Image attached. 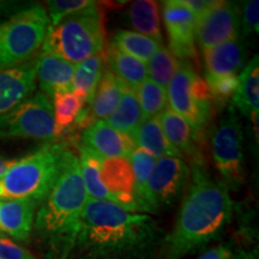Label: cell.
I'll return each mask as SVG.
<instances>
[{"instance_id": "cell-29", "label": "cell", "mask_w": 259, "mask_h": 259, "mask_svg": "<svg viewBox=\"0 0 259 259\" xmlns=\"http://www.w3.org/2000/svg\"><path fill=\"white\" fill-rule=\"evenodd\" d=\"M128 19L137 32L162 44L158 5L153 0H138L128 9Z\"/></svg>"}, {"instance_id": "cell-38", "label": "cell", "mask_w": 259, "mask_h": 259, "mask_svg": "<svg viewBox=\"0 0 259 259\" xmlns=\"http://www.w3.org/2000/svg\"><path fill=\"white\" fill-rule=\"evenodd\" d=\"M184 3L187 8L192 10L197 17L216 4L215 0H184Z\"/></svg>"}, {"instance_id": "cell-14", "label": "cell", "mask_w": 259, "mask_h": 259, "mask_svg": "<svg viewBox=\"0 0 259 259\" xmlns=\"http://www.w3.org/2000/svg\"><path fill=\"white\" fill-rule=\"evenodd\" d=\"M100 177L115 205L130 212H138L135 200L134 170L130 158L113 157L102 160Z\"/></svg>"}, {"instance_id": "cell-5", "label": "cell", "mask_w": 259, "mask_h": 259, "mask_svg": "<svg viewBox=\"0 0 259 259\" xmlns=\"http://www.w3.org/2000/svg\"><path fill=\"white\" fill-rule=\"evenodd\" d=\"M106 30L101 8L97 3L66 16L56 27H48L41 52L78 64L105 53Z\"/></svg>"}, {"instance_id": "cell-17", "label": "cell", "mask_w": 259, "mask_h": 259, "mask_svg": "<svg viewBox=\"0 0 259 259\" xmlns=\"http://www.w3.org/2000/svg\"><path fill=\"white\" fill-rule=\"evenodd\" d=\"M38 205L32 199L0 200V231L18 241H27Z\"/></svg>"}, {"instance_id": "cell-33", "label": "cell", "mask_w": 259, "mask_h": 259, "mask_svg": "<svg viewBox=\"0 0 259 259\" xmlns=\"http://www.w3.org/2000/svg\"><path fill=\"white\" fill-rule=\"evenodd\" d=\"M211 92L212 102L219 107H225L234 96L239 85L238 74H228L221 77L205 76L204 79Z\"/></svg>"}, {"instance_id": "cell-16", "label": "cell", "mask_w": 259, "mask_h": 259, "mask_svg": "<svg viewBox=\"0 0 259 259\" xmlns=\"http://www.w3.org/2000/svg\"><path fill=\"white\" fill-rule=\"evenodd\" d=\"M205 76L221 77L241 72L246 66L247 50L242 38L223 42L203 51Z\"/></svg>"}, {"instance_id": "cell-32", "label": "cell", "mask_w": 259, "mask_h": 259, "mask_svg": "<svg viewBox=\"0 0 259 259\" xmlns=\"http://www.w3.org/2000/svg\"><path fill=\"white\" fill-rule=\"evenodd\" d=\"M179 65L180 60L174 57V54L167 47L162 46L148 61L147 69L148 74L150 76L149 79L164 89L179 69Z\"/></svg>"}, {"instance_id": "cell-3", "label": "cell", "mask_w": 259, "mask_h": 259, "mask_svg": "<svg viewBox=\"0 0 259 259\" xmlns=\"http://www.w3.org/2000/svg\"><path fill=\"white\" fill-rule=\"evenodd\" d=\"M88 199L78 156L73 153L57 184L35 213V229L47 242L54 258L66 259L72 253L80 216Z\"/></svg>"}, {"instance_id": "cell-7", "label": "cell", "mask_w": 259, "mask_h": 259, "mask_svg": "<svg viewBox=\"0 0 259 259\" xmlns=\"http://www.w3.org/2000/svg\"><path fill=\"white\" fill-rule=\"evenodd\" d=\"M166 93L169 108L189 122L198 143H202L213 116L212 96L208 84L190 61H180Z\"/></svg>"}, {"instance_id": "cell-21", "label": "cell", "mask_w": 259, "mask_h": 259, "mask_svg": "<svg viewBox=\"0 0 259 259\" xmlns=\"http://www.w3.org/2000/svg\"><path fill=\"white\" fill-rule=\"evenodd\" d=\"M135 147L147 151L154 157L184 158L179 151L171 145L162 131L158 116L145 119L130 135Z\"/></svg>"}, {"instance_id": "cell-26", "label": "cell", "mask_w": 259, "mask_h": 259, "mask_svg": "<svg viewBox=\"0 0 259 259\" xmlns=\"http://www.w3.org/2000/svg\"><path fill=\"white\" fill-rule=\"evenodd\" d=\"M106 69L105 53L96 54L80 61L74 66L72 90L85 100V105L90 103L96 92L103 71Z\"/></svg>"}, {"instance_id": "cell-35", "label": "cell", "mask_w": 259, "mask_h": 259, "mask_svg": "<svg viewBox=\"0 0 259 259\" xmlns=\"http://www.w3.org/2000/svg\"><path fill=\"white\" fill-rule=\"evenodd\" d=\"M259 2L258 0H250L246 2L240 11V28L241 38L251 34L259 32Z\"/></svg>"}, {"instance_id": "cell-4", "label": "cell", "mask_w": 259, "mask_h": 259, "mask_svg": "<svg viewBox=\"0 0 259 259\" xmlns=\"http://www.w3.org/2000/svg\"><path fill=\"white\" fill-rule=\"evenodd\" d=\"M73 151L66 142H48L37 151L21 157L0 178V200L44 202L57 184Z\"/></svg>"}, {"instance_id": "cell-10", "label": "cell", "mask_w": 259, "mask_h": 259, "mask_svg": "<svg viewBox=\"0 0 259 259\" xmlns=\"http://www.w3.org/2000/svg\"><path fill=\"white\" fill-rule=\"evenodd\" d=\"M240 37V10L234 3L216 2L197 17L196 42L202 51Z\"/></svg>"}, {"instance_id": "cell-31", "label": "cell", "mask_w": 259, "mask_h": 259, "mask_svg": "<svg viewBox=\"0 0 259 259\" xmlns=\"http://www.w3.org/2000/svg\"><path fill=\"white\" fill-rule=\"evenodd\" d=\"M143 120L161 114L168 106L166 89L147 78L136 89Z\"/></svg>"}, {"instance_id": "cell-18", "label": "cell", "mask_w": 259, "mask_h": 259, "mask_svg": "<svg viewBox=\"0 0 259 259\" xmlns=\"http://www.w3.org/2000/svg\"><path fill=\"white\" fill-rule=\"evenodd\" d=\"M74 65L61 58L41 52L38 54V69L36 80L40 92L52 100L54 94L72 90Z\"/></svg>"}, {"instance_id": "cell-6", "label": "cell", "mask_w": 259, "mask_h": 259, "mask_svg": "<svg viewBox=\"0 0 259 259\" xmlns=\"http://www.w3.org/2000/svg\"><path fill=\"white\" fill-rule=\"evenodd\" d=\"M50 27L44 6L19 9L0 21V71L34 59L41 51Z\"/></svg>"}, {"instance_id": "cell-23", "label": "cell", "mask_w": 259, "mask_h": 259, "mask_svg": "<svg viewBox=\"0 0 259 259\" xmlns=\"http://www.w3.org/2000/svg\"><path fill=\"white\" fill-rule=\"evenodd\" d=\"M106 65L124 85L136 90L148 78L147 64L109 45L105 51Z\"/></svg>"}, {"instance_id": "cell-39", "label": "cell", "mask_w": 259, "mask_h": 259, "mask_svg": "<svg viewBox=\"0 0 259 259\" xmlns=\"http://www.w3.org/2000/svg\"><path fill=\"white\" fill-rule=\"evenodd\" d=\"M19 161V158H5L0 157V178H3L6 174L10 168H12Z\"/></svg>"}, {"instance_id": "cell-36", "label": "cell", "mask_w": 259, "mask_h": 259, "mask_svg": "<svg viewBox=\"0 0 259 259\" xmlns=\"http://www.w3.org/2000/svg\"><path fill=\"white\" fill-rule=\"evenodd\" d=\"M0 259H36L24 247L4 236H0Z\"/></svg>"}, {"instance_id": "cell-9", "label": "cell", "mask_w": 259, "mask_h": 259, "mask_svg": "<svg viewBox=\"0 0 259 259\" xmlns=\"http://www.w3.org/2000/svg\"><path fill=\"white\" fill-rule=\"evenodd\" d=\"M10 138L54 141L53 106L46 94L34 93L0 116V139Z\"/></svg>"}, {"instance_id": "cell-37", "label": "cell", "mask_w": 259, "mask_h": 259, "mask_svg": "<svg viewBox=\"0 0 259 259\" xmlns=\"http://www.w3.org/2000/svg\"><path fill=\"white\" fill-rule=\"evenodd\" d=\"M234 250L231 245H218L204 251L197 259H233Z\"/></svg>"}, {"instance_id": "cell-34", "label": "cell", "mask_w": 259, "mask_h": 259, "mask_svg": "<svg viewBox=\"0 0 259 259\" xmlns=\"http://www.w3.org/2000/svg\"><path fill=\"white\" fill-rule=\"evenodd\" d=\"M93 2L89 0H51L47 2V16L50 21V27H56L61 19L73 12L79 11Z\"/></svg>"}, {"instance_id": "cell-12", "label": "cell", "mask_w": 259, "mask_h": 259, "mask_svg": "<svg viewBox=\"0 0 259 259\" xmlns=\"http://www.w3.org/2000/svg\"><path fill=\"white\" fill-rule=\"evenodd\" d=\"M190 179V167L184 158L160 157L155 161L149 192L157 212L177 202Z\"/></svg>"}, {"instance_id": "cell-25", "label": "cell", "mask_w": 259, "mask_h": 259, "mask_svg": "<svg viewBox=\"0 0 259 259\" xmlns=\"http://www.w3.org/2000/svg\"><path fill=\"white\" fill-rule=\"evenodd\" d=\"M142 121L143 114L136 90L122 85L120 100L106 122L119 134L130 136Z\"/></svg>"}, {"instance_id": "cell-15", "label": "cell", "mask_w": 259, "mask_h": 259, "mask_svg": "<svg viewBox=\"0 0 259 259\" xmlns=\"http://www.w3.org/2000/svg\"><path fill=\"white\" fill-rule=\"evenodd\" d=\"M80 143L102 160L113 157L130 158L137 149L128 135L119 134L105 120L96 121L84 130L80 136Z\"/></svg>"}, {"instance_id": "cell-27", "label": "cell", "mask_w": 259, "mask_h": 259, "mask_svg": "<svg viewBox=\"0 0 259 259\" xmlns=\"http://www.w3.org/2000/svg\"><path fill=\"white\" fill-rule=\"evenodd\" d=\"M78 149V163L84 189L88 194V198L96 200H106V202H113V197L109 194L106 187L103 186L101 177H100V169H101L102 158L96 156L92 151L82 145H77Z\"/></svg>"}, {"instance_id": "cell-2", "label": "cell", "mask_w": 259, "mask_h": 259, "mask_svg": "<svg viewBox=\"0 0 259 259\" xmlns=\"http://www.w3.org/2000/svg\"><path fill=\"white\" fill-rule=\"evenodd\" d=\"M190 185L173 229L162 241L163 259H183L219 239L232 222L235 203L204 161L191 162Z\"/></svg>"}, {"instance_id": "cell-40", "label": "cell", "mask_w": 259, "mask_h": 259, "mask_svg": "<svg viewBox=\"0 0 259 259\" xmlns=\"http://www.w3.org/2000/svg\"><path fill=\"white\" fill-rule=\"evenodd\" d=\"M233 259H258V251L257 248H255V250H251V251L242 250L240 252H238L236 254L234 252Z\"/></svg>"}, {"instance_id": "cell-1", "label": "cell", "mask_w": 259, "mask_h": 259, "mask_svg": "<svg viewBox=\"0 0 259 259\" xmlns=\"http://www.w3.org/2000/svg\"><path fill=\"white\" fill-rule=\"evenodd\" d=\"M162 231L148 213L130 212L88 199L71 255L77 259H150L162 247Z\"/></svg>"}, {"instance_id": "cell-8", "label": "cell", "mask_w": 259, "mask_h": 259, "mask_svg": "<svg viewBox=\"0 0 259 259\" xmlns=\"http://www.w3.org/2000/svg\"><path fill=\"white\" fill-rule=\"evenodd\" d=\"M211 153L223 185L228 191L240 190L245 184L244 135L231 106L213 131Z\"/></svg>"}, {"instance_id": "cell-20", "label": "cell", "mask_w": 259, "mask_h": 259, "mask_svg": "<svg viewBox=\"0 0 259 259\" xmlns=\"http://www.w3.org/2000/svg\"><path fill=\"white\" fill-rule=\"evenodd\" d=\"M122 85L124 84L116 78L106 65L93 100L83 107L93 124L109 118L120 100Z\"/></svg>"}, {"instance_id": "cell-24", "label": "cell", "mask_w": 259, "mask_h": 259, "mask_svg": "<svg viewBox=\"0 0 259 259\" xmlns=\"http://www.w3.org/2000/svg\"><path fill=\"white\" fill-rule=\"evenodd\" d=\"M132 170L135 178V200L137 204L138 212L158 213L155 208L150 192H149V179L155 164V157L142 149H136L131 157Z\"/></svg>"}, {"instance_id": "cell-19", "label": "cell", "mask_w": 259, "mask_h": 259, "mask_svg": "<svg viewBox=\"0 0 259 259\" xmlns=\"http://www.w3.org/2000/svg\"><path fill=\"white\" fill-rule=\"evenodd\" d=\"M158 120L168 142L183 155V157H190L191 162L203 161L196 135L183 116L167 107L158 115Z\"/></svg>"}, {"instance_id": "cell-30", "label": "cell", "mask_w": 259, "mask_h": 259, "mask_svg": "<svg viewBox=\"0 0 259 259\" xmlns=\"http://www.w3.org/2000/svg\"><path fill=\"white\" fill-rule=\"evenodd\" d=\"M53 114L54 125H56V137L64 134L66 130L73 125L77 115L85 106V100L73 90L66 93H57L53 97Z\"/></svg>"}, {"instance_id": "cell-13", "label": "cell", "mask_w": 259, "mask_h": 259, "mask_svg": "<svg viewBox=\"0 0 259 259\" xmlns=\"http://www.w3.org/2000/svg\"><path fill=\"white\" fill-rule=\"evenodd\" d=\"M37 69L38 54L27 63L0 71V116L34 94Z\"/></svg>"}, {"instance_id": "cell-11", "label": "cell", "mask_w": 259, "mask_h": 259, "mask_svg": "<svg viewBox=\"0 0 259 259\" xmlns=\"http://www.w3.org/2000/svg\"><path fill=\"white\" fill-rule=\"evenodd\" d=\"M162 17L169 37L168 50L180 61L196 59V14L184 0H168L162 3Z\"/></svg>"}, {"instance_id": "cell-28", "label": "cell", "mask_w": 259, "mask_h": 259, "mask_svg": "<svg viewBox=\"0 0 259 259\" xmlns=\"http://www.w3.org/2000/svg\"><path fill=\"white\" fill-rule=\"evenodd\" d=\"M111 45L122 53L134 57L143 63H148L154 54L163 46L154 38L130 30L116 31Z\"/></svg>"}, {"instance_id": "cell-22", "label": "cell", "mask_w": 259, "mask_h": 259, "mask_svg": "<svg viewBox=\"0 0 259 259\" xmlns=\"http://www.w3.org/2000/svg\"><path fill=\"white\" fill-rule=\"evenodd\" d=\"M233 109L242 116L257 114L259 108V57L254 56L239 74L238 89L231 100Z\"/></svg>"}]
</instances>
